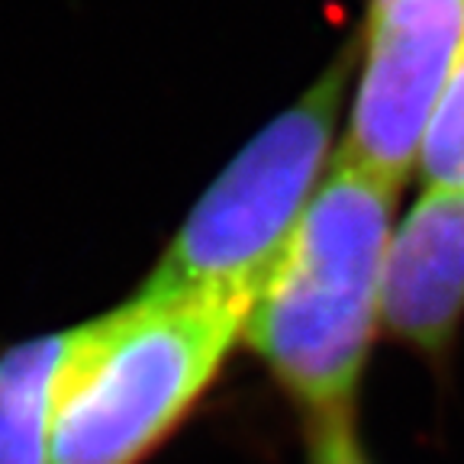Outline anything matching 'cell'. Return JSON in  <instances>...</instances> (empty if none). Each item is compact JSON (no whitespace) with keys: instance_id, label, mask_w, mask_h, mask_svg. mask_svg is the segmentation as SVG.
I'll return each mask as SVG.
<instances>
[{"instance_id":"1","label":"cell","mask_w":464,"mask_h":464,"mask_svg":"<svg viewBox=\"0 0 464 464\" xmlns=\"http://www.w3.org/2000/svg\"><path fill=\"white\" fill-rule=\"evenodd\" d=\"M397 184L339 159L258 287L242 335L313 420L355 413L381 326Z\"/></svg>"},{"instance_id":"2","label":"cell","mask_w":464,"mask_h":464,"mask_svg":"<svg viewBox=\"0 0 464 464\" xmlns=\"http://www.w3.org/2000/svg\"><path fill=\"white\" fill-rule=\"evenodd\" d=\"M246 306L142 290L74 329L58 374L52 464H139L188 416L246 329Z\"/></svg>"},{"instance_id":"3","label":"cell","mask_w":464,"mask_h":464,"mask_svg":"<svg viewBox=\"0 0 464 464\" xmlns=\"http://www.w3.org/2000/svg\"><path fill=\"white\" fill-rule=\"evenodd\" d=\"M352 55L275 116L197 200L142 290L190 294L252 310L290 232L326 178Z\"/></svg>"},{"instance_id":"4","label":"cell","mask_w":464,"mask_h":464,"mask_svg":"<svg viewBox=\"0 0 464 464\" xmlns=\"http://www.w3.org/2000/svg\"><path fill=\"white\" fill-rule=\"evenodd\" d=\"M464 49V0H371L362 78L339 159L403 184L445 81Z\"/></svg>"},{"instance_id":"5","label":"cell","mask_w":464,"mask_h":464,"mask_svg":"<svg viewBox=\"0 0 464 464\" xmlns=\"http://www.w3.org/2000/svg\"><path fill=\"white\" fill-rule=\"evenodd\" d=\"M464 319V188L426 184L393 226L381 323L403 345L442 358Z\"/></svg>"},{"instance_id":"6","label":"cell","mask_w":464,"mask_h":464,"mask_svg":"<svg viewBox=\"0 0 464 464\" xmlns=\"http://www.w3.org/2000/svg\"><path fill=\"white\" fill-rule=\"evenodd\" d=\"M72 335H39L0 355V464H52V413Z\"/></svg>"},{"instance_id":"7","label":"cell","mask_w":464,"mask_h":464,"mask_svg":"<svg viewBox=\"0 0 464 464\" xmlns=\"http://www.w3.org/2000/svg\"><path fill=\"white\" fill-rule=\"evenodd\" d=\"M416 168L426 184L464 188V49L432 110Z\"/></svg>"},{"instance_id":"8","label":"cell","mask_w":464,"mask_h":464,"mask_svg":"<svg viewBox=\"0 0 464 464\" xmlns=\"http://www.w3.org/2000/svg\"><path fill=\"white\" fill-rule=\"evenodd\" d=\"M310 464H371L355 432V416L335 413L313 420Z\"/></svg>"}]
</instances>
